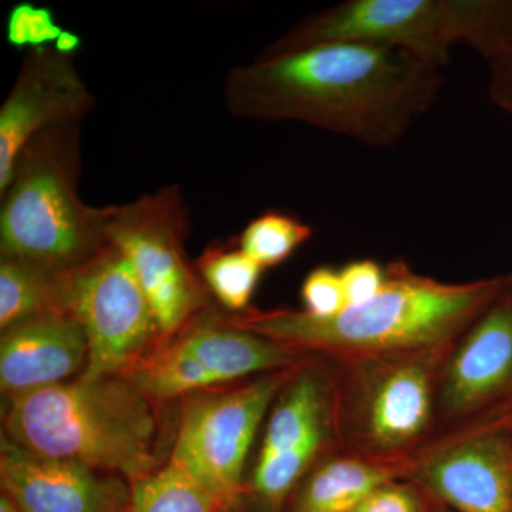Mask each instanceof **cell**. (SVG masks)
Listing matches in <instances>:
<instances>
[{"label":"cell","instance_id":"9c48e42d","mask_svg":"<svg viewBox=\"0 0 512 512\" xmlns=\"http://www.w3.org/2000/svg\"><path fill=\"white\" fill-rule=\"evenodd\" d=\"M293 370L268 373L234 389L184 397L170 458L212 491L237 503L256 430L276 394L295 376Z\"/></svg>","mask_w":512,"mask_h":512},{"label":"cell","instance_id":"484cf974","mask_svg":"<svg viewBox=\"0 0 512 512\" xmlns=\"http://www.w3.org/2000/svg\"><path fill=\"white\" fill-rule=\"evenodd\" d=\"M353 512H423L417 495L404 485H383Z\"/></svg>","mask_w":512,"mask_h":512},{"label":"cell","instance_id":"cb8c5ba5","mask_svg":"<svg viewBox=\"0 0 512 512\" xmlns=\"http://www.w3.org/2000/svg\"><path fill=\"white\" fill-rule=\"evenodd\" d=\"M303 312L315 318H330L346 308L339 271L320 266L306 276L302 285Z\"/></svg>","mask_w":512,"mask_h":512},{"label":"cell","instance_id":"44dd1931","mask_svg":"<svg viewBox=\"0 0 512 512\" xmlns=\"http://www.w3.org/2000/svg\"><path fill=\"white\" fill-rule=\"evenodd\" d=\"M312 234V228L298 218L268 211L249 222L238 238V247L262 269L272 268L291 258Z\"/></svg>","mask_w":512,"mask_h":512},{"label":"cell","instance_id":"4dcf8cb0","mask_svg":"<svg viewBox=\"0 0 512 512\" xmlns=\"http://www.w3.org/2000/svg\"><path fill=\"white\" fill-rule=\"evenodd\" d=\"M510 284H512V279H511V281H510Z\"/></svg>","mask_w":512,"mask_h":512},{"label":"cell","instance_id":"7a4b0ae2","mask_svg":"<svg viewBox=\"0 0 512 512\" xmlns=\"http://www.w3.org/2000/svg\"><path fill=\"white\" fill-rule=\"evenodd\" d=\"M505 279L444 284L390 265L375 298L346 306L338 315L315 318L306 312L247 311L225 316L231 325L284 343L292 349L346 356L406 355L446 345L474 323L503 292Z\"/></svg>","mask_w":512,"mask_h":512},{"label":"cell","instance_id":"277c9868","mask_svg":"<svg viewBox=\"0 0 512 512\" xmlns=\"http://www.w3.org/2000/svg\"><path fill=\"white\" fill-rule=\"evenodd\" d=\"M80 131V123L47 128L20 151L0 195V255L60 272L109 245V207L80 197Z\"/></svg>","mask_w":512,"mask_h":512},{"label":"cell","instance_id":"ba28073f","mask_svg":"<svg viewBox=\"0 0 512 512\" xmlns=\"http://www.w3.org/2000/svg\"><path fill=\"white\" fill-rule=\"evenodd\" d=\"M295 359V349L239 329L208 309L124 377L153 402L164 403L254 373L289 369Z\"/></svg>","mask_w":512,"mask_h":512},{"label":"cell","instance_id":"d6986e66","mask_svg":"<svg viewBox=\"0 0 512 512\" xmlns=\"http://www.w3.org/2000/svg\"><path fill=\"white\" fill-rule=\"evenodd\" d=\"M59 272L25 259L0 258V329L57 309Z\"/></svg>","mask_w":512,"mask_h":512},{"label":"cell","instance_id":"5bb4252c","mask_svg":"<svg viewBox=\"0 0 512 512\" xmlns=\"http://www.w3.org/2000/svg\"><path fill=\"white\" fill-rule=\"evenodd\" d=\"M512 382V291L503 292L476 319L444 375L441 400L448 413L473 412Z\"/></svg>","mask_w":512,"mask_h":512},{"label":"cell","instance_id":"4316f807","mask_svg":"<svg viewBox=\"0 0 512 512\" xmlns=\"http://www.w3.org/2000/svg\"><path fill=\"white\" fill-rule=\"evenodd\" d=\"M63 30L62 26L56 22L52 9L36 6L29 26L30 50L55 45Z\"/></svg>","mask_w":512,"mask_h":512},{"label":"cell","instance_id":"6da1fadb","mask_svg":"<svg viewBox=\"0 0 512 512\" xmlns=\"http://www.w3.org/2000/svg\"><path fill=\"white\" fill-rule=\"evenodd\" d=\"M441 69L397 47L332 42L259 55L225 77L232 116L295 121L392 148L436 103Z\"/></svg>","mask_w":512,"mask_h":512},{"label":"cell","instance_id":"5b68a950","mask_svg":"<svg viewBox=\"0 0 512 512\" xmlns=\"http://www.w3.org/2000/svg\"><path fill=\"white\" fill-rule=\"evenodd\" d=\"M501 0H348L316 13L262 50L278 55L332 42L406 50L443 69L454 46L476 47Z\"/></svg>","mask_w":512,"mask_h":512},{"label":"cell","instance_id":"52a82bcc","mask_svg":"<svg viewBox=\"0 0 512 512\" xmlns=\"http://www.w3.org/2000/svg\"><path fill=\"white\" fill-rule=\"evenodd\" d=\"M57 309L80 323L89 345L86 380L127 376L161 342L153 308L133 266L111 242L57 275Z\"/></svg>","mask_w":512,"mask_h":512},{"label":"cell","instance_id":"f1b7e54d","mask_svg":"<svg viewBox=\"0 0 512 512\" xmlns=\"http://www.w3.org/2000/svg\"><path fill=\"white\" fill-rule=\"evenodd\" d=\"M82 43V37L76 35V33L70 32V30L64 29L62 35L59 36V39L56 40L53 47H55L57 52L63 53V55L74 56L79 52Z\"/></svg>","mask_w":512,"mask_h":512},{"label":"cell","instance_id":"603a6c76","mask_svg":"<svg viewBox=\"0 0 512 512\" xmlns=\"http://www.w3.org/2000/svg\"><path fill=\"white\" fill-rule=\"evenodd\" d=\"M474 50L490 72L491 99L512 116V0H501L493 23Z\"/></svg>","mask_w":512,"mask_h":512},{"label":"cell","instance_id":"d4e9b609","mask_svg":"<svg viewBox=\"0 0 512 512\" xmlns=\"http://www.w3.org/2000/svg\"><path fill=\"white\" fill-rule=\"evenodd\" d=\"M346 306L362 305L375 298L386 284L387 271L370 259L350 262L339 271Z\"/></svg>","mask_w":512,"mask_h":512},{"label":"cell","instance_id":"7402d4cb","mask_svg":"<svg viewBox=\"0 0 512 512\" xmlns=\"http://www.w3.org/2000/svg\"><path fill=\"white\" fill-rule=\"evenodd\" d=\"M325 436L315 437L308 443L282 451L266 458H258L251 488L266 507H281L292 488L311 466L313 458L322 448Z\"/></svg>","mask_w":512,"mask_h":512},{"label":"cell","instance_id":"3957f363","mask_svg":"<svg viewBox=\"0 0 512 512\" xmlns=\"http://www.w3.org/2000/svg\"><path fill=\"white\" fill-rule=\"evenodd\" d=\"M156 402L124 376L10 397L3 436L37 456L77 461L130 483L160 468Z\"/></svg>","mask_w":512,"mask_h":512},{"label":"cell","instance_id":"8fae6325","mask_svg":"<svg viewBox=\"0 0 512 512\" xmlns=\"http://www.w3.org/2000/svg\"><path fill=\"white\" fill-rule=\"evenodd\" d=\"M97 473L77 461L37 456L2 436L3 494L23 512H126L130 490Z\"/></svg>","mask_w":512,"mask_h":512},{"label":"cell","instance_id":"f546056e","mask_svg":"<svg viewBox=\"0 0 512 512\" xmlns=\"http://www.w3.org/2000/svg\"><path fill=\"white\" fill-rule=\"evenodd\" d=\"M0 512H23L6 494L0 498Z\"/></svg>","mask_w":512,"mask_h":512},{"label":"cell","instance_id":"2e32d148","mask_svg":"<svg viewBox=\"0 0 512 512\" xmlns=\"http://www.w3.org/2000/svg\"><path fill=\"white\" fill-rule=\"evenodd\" d=\"M399 473L394 463L335 458L312 474L291 512H353L377 488L393 483Z\"/></svg>","mask_w":512,"mask_h":512},{"label":"cell","instance_id":"4fadbf2b","mask_svg":"<svg viewBox=\"0 0 512 512\" xmlns=\"http://www.w3.org/2000/svg\"><path fill=\"white\" fill-rule=\"evenodd\" d=\"M421 477L460 512H512V447L503 434L477 433L426 458Z\"/></svg>","mask_w":512,"mask_h":512},{"label":"cell","instance_id":"e0dca14e","mask_svg":"<svg viewBox=\"0 0 512 512\" xmlns=\"http://www.w3.org/2000/svg\"><path fill=\"white\" fill-rule=\"evenodd\" d=\"M325 394V387L313 373L293 376L271 414L258 458L274 456L325 436Z\"/></svg>","mask_w":512,"mask_h":512},{"label":"cell","instance_id":"ffe728a7","mask_svg":"<svg viewBox=\"0 0 512 512\" xmlns=\"http://www.w3.org/2000/svg\"><path fill=\"white\" fill-rule=\"evenodd\" d=\"M195 268L208 292L234 315L247 312L264 271L254 259L234 245L205 249L195 262Z\"/></svg>","mask_w":512,"mask_h":512},{"label":"cell","instance_id":"83f0119b","mask_svg":"<svg viewBox=\"0 0 512 512\" xmlns=\"http://www.w3.org/2000/svg\"><path fill=\"white\" fill-rule=\"evenodd\" d=\"M32 2H19L9 10L6 19V40L13 47H29V26L33 10Z\"/></svg>","mask_w":512,"mask_h":512},{"label":"cell","instance_id":"30bf717a","mask_svg":"<svg viewBox=\"0 0 512 512\" xmlns=\"http://www.w3.org/2000/svg\"><path fill=\"white\" fill-rule=\"evenodd\" d=\"M96 104L74 56L53 46L29 50L0 107V195L8 188L20 151L36 134L82 124Z\"/></svg>","mask_w":512,"mask_h":512},{"label":"cell","instance_id":"7c38bea8","mask_svg":"<svg viewBox=\"0 0 512 512\" xmlns=\"http://www.w3.org/2000/svg\"><path fill=\"white\" fill-rule=\"evenodd\" d=\"M89 345L70 313L53 309L3 330L0 389L9 397L70 382L84 372Z\"/></svg>","mask_w":512,"mask_h":512},{"label":"cell","instance_id":"9a60e30c","mask_svg":"<svg viewBox=\"0 0 512 512\" xmlns=\"http://www.w3.org/2000/svg\"><path fill=\"white\" fill-rule=\"evenodd\" d=\"M375 372L363 394V434L373 447L400 450L419 439L431 419L429 363L406 357Z\"/></svg>","mask_w":512,"mask_h":512},{"label":"cell","instance_id":"8992f818","mask_svg":"<svg viewBox=\"0 0 512 512\" xmlns=\"http://www.w3.org/2000/svg\"><path fill=\"white\" fill-rule=\"evenodd\" d=\"M190 211L178 185L109 207V241L136 272L164 340L210 309L211 293L184 251Z\"/></svg>","mask_w":512,"mask_h":512},{"label":"cell","instance_id":"ac0fdd59","mask_svg":"<svg viewBox=\"0 0 512 512\" xmlns=\"http://www.w3.org/2000/svg\"><path fill=\"white\" fill-rule=\"evenodd\" d=\"M130 484L126 512H227L235 505L173 458Z\"/></svg>","mask_w":512,"mask_h":512}]
</instances>
